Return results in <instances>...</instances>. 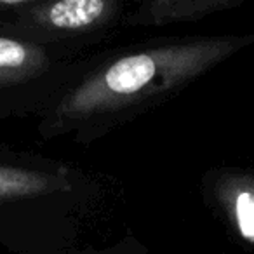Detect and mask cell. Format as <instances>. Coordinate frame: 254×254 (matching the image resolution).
<instances>
[{"label":"cell","instance_id":"1","mask_svg":"<svg viewBox=\"0 0 254 254\" xmlns=\"http://www.w3.org/2000/svg\"><path fill=\"white\" fill-rule=\"evenodd\" d=\"M253 42L254 35L205 37L127 54L71 89L61 101L58 117L68 122L91 119L169 92Z\"/></svg>","mask_w":254,"mask_h":254},{"label":"cell","instance_id":"2","mask_svg":"<svg viewBox=\"0 0 254 254\" xmlns=\"http://www.w3.org/2000/svg\"><path fill=\"white\" fill-rule=\"evenodd\" d=\"M119 4L110 0H56L39 2L19 14L23 25L44 33L77 35L101 28L115 16Z\"/></svg>","mask_w":254,"mask_h":254},{"label":"cell","instance_id":"3","mask_svg":"<svg viewBox=\"0 0 254 254\" xmlns=\"http://www.w3.org/2000/svg\"><path fill=\"white\" fill-rule=\"evenodd\" d=\"M239 4L240 0H148L134 14L132 23L160 26L167 23L195 21Z\"/></svg>","mask_w":254,"mask_h":254},{"label":"cell","instance_id":"4","mask_svg":"<svg viewBox=\"0 0 254 254\" xmlns=\"http://www.w3.org/2000/svg\"><path fill=\"white\" fill-rule=\"evenodd\" d=\"M218 200L237 233L254 246V176L228 174L218 183Z\"/></svg>","mask_w":254,"mask_h":254},{"label":"cell","instance_id":"5","mask_svg":"<svg viewBox=\"0 0 254 254\" xmlns=\"http://www.w3.org/2000/svg\"><path fill=\"white\" fill-rule=\"evenodd\" d=\"M66 190H70V181L63 174L0 166V202L21 200Z\"/></svg>","mask_w":254,"mask_h":254},{"label":"cell","instance_id":"6","mask_svg":"<svg viewBox=\"0 0 254 254\" xmlns=\"http://www.w3.org/2000/svg\"><path fill=\"white\" fill-rule=\"evenodd\" d=\"M47 64L49 60L42 47L0 37V85L35 77L46 70Z\"/></svg>","mask_w":254,"mask_h":254},{"label":"cell","instance_id":"7","mask_svg":"<svg viewBox=\"0 0 254 254\" xmlns=\"http://www.w3.org/2000/svg\"><path fill=\"white\" fill-rule=\"evenodd\" d=\"M33 4L35 0H0V14H23Z\"/></svg>","mask_w":254,"mask_h":254}]
</instances>
